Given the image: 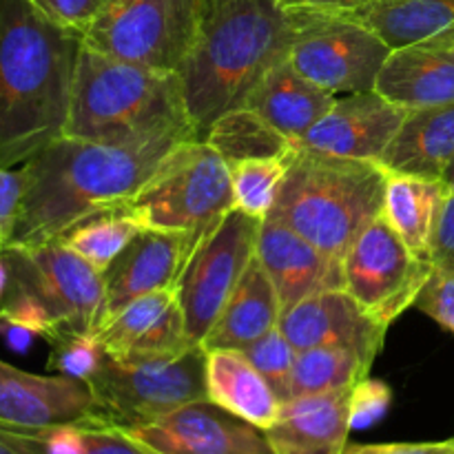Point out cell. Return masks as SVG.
Returning a JSON list of instances; mask_svg holds the SVG:
<instances>
[{
    "instance_id": "cell-1",
    "label": "cell",
    "mask_w": 454,
    "mask_h": 454,
    "mask_svg": "<svg viewBox=\"0 0 454 454\" xmlns=\"http://www.w3.org/2000/svg\"><path fill=\"white\" fill-rule=\"evenodd\" d=\"M180 142L118 146L58 137L20 167L22 202L9 247L56 242L84 217L127 204Z\"/></svg>"
},
{
    "instance_id": "cell-2",
    "label": "cell",
    "mask_w": 454,
    "mask_h": 454,
    "mask_svg": "<svg viewBox=\"0 0 454 454\" xmlns=\"http://www.w3.org/2000/svg\"><path fill=\"white\" fill-rule=\"evenodd\" d=\"M82 35L29 0H0V168L65 136Z\"/></svg>"
},
{
    "instance_id": "cell-3",
    "label": "cell",
    "mask_w": 454,
    "mask_h": 454,
    "mask_svg": "<svg viewBox=\"0 0 454 454\" xmlns=\"http://www.w3.org/2000/svg\"><path fill=\"white\" fill-rule=\"evenodd\" d=\"M291 40V13L279 0H207L202 34L180 69L186 111L200 140L288 58Z\"/></svg>"
},
{
    "instance_id": "cell-4",
    "label": "cell",
    "mask_w": 454,
    "mask_h": 454,
    "mask_svg": "<svg viewBox=\"0 0 454 454\" xmlns=\"http://www.w3.org/2000/svg\"><path fill=\"white\" fill-rule=\"evenodd\" d=\"M65 136L118 146L200 137L186 111L180 74L118 60L84 44Z\"/></svg>"
},
{
    "instance_id": "cell-5",
    "label": "cell",
    "mask_w": 454,
    "mask_h": 454,
    "mask_svg": "<svg viewBox=\"0 0 454 454\" xmlns=\"http://www.w3.org/2000/svg\"><path fill=\"white\" fill-rule=\"evenodd\" d=\"M388 171L380 162L295 146L269 217L344 260L355 238L381 215Z\"/></svg>"
},
{
    "instance_id": "cell-6",
    "label": "cell",
    "mask_w": 454,
    "mask_h": 454,
    "mask_svg": "<svg viewBox=\"0 0 454 454\" xmlns=\"http://www.w3.org/2000/svg\"><path fill=\"white\" fill-rule=\"evenodd\" d=\"M7 291L0 301V319L27 326L38 337L56 333L96 335L105 324V279L96 266L65 247H9Z\"/></svg>"
},
{
    "instance_id": "cell-7",
    "label": "cell",
    "mask_w": 454,
    "mask_h": 454,
    "mask_svg": "<svg viewBox=\"0 0 454 454\" xmlns=\"http://www.w3.org/2000/svg\"><path fill=\"white\" fill-rule=\"evenodd\" d=\"M207 350L200 344L173 355L118 357L102 350L87 384L98 406V426L133 430L176 408L207 399Z\"/></svg>"
},
{
    "instance_id": "cell-8",
    "label": "cell",
    "mask_w": 454,
    "mask_h": 454,
    "mask_svg": "<svg viewBox=\"0 0 454 454\" xmlns=\"http://www.w3.org/2000/svg\"><path fill=\"white\" fill-rule=\"evenodd\" d=\"M145 229L204 233L235 208L231 167L200 137L173 146L127 202Z\"/></svg>"
},
{
    "instance_id": "cell-9",
    "label": "cell",
    "mask_w": 454,
    "mask_h": 454,
    "mask_svg": "<svg viewBox=\"0 0 454 454\" xmlns=\"http://www.w3.org/2000/svg\"><path fill=\"white\" fill-rule=\"evenodd\" d=\"M207 0H114L84 47L155 71L180 74L202 34Z\"/></svg>"
},
{
    "instance_id": "cell-10",
    "label": "cell",
    "mask_w": 454,
    "mask_h": 454,
    "mask_svg": "<svg viewBox=\"0 0 454 454\" xmlns=\"http://www.w3.org/2000/svg\"><path fill=\"white\" fill-rule=\"evenodd\" d=\"M288 60L328 93L375 89L377 74L393 49L346 12L295 9Z\"/></svg>"
},
{
    "instance_id": "cell-11",
    "label": "cell",
    "mask_w": 454,
    "mask_h": 454,
    "mask_svg": "<svg viewBox=\"0 0 454 454\" xmlns=\"http://www.w3.org/2000/svg\"><path fill=\"white\" fill-rule=\"evenodd\" d=\"M262 222L264 220H255L233 208L191 253L176 286V295L184 313L186 335L193 344L202 346L204 337L255 257Z\"/></svg>"
},
{
    "instance_id": "cell-12",
    "label": "cell",
    "mask_w": 454,
    "mask_h": 454,
    "mask_svg": "<svg viewBox=\"0 0 454 454\" xmlns=\"http://www.w3.org/2000/svg\"><path fill=\"white\" fill-rule=\"evenodd\" d=\"M434 266L417 257L399 235L375 217L344 257V288L359 309L390 328L428 284Z\"/></svg>"
},
{
    "instance_id": "cell-13",
    "label": "cell",
    "mask_w": 454,
    "mask_h": 454,
    "mask_svg": "<svg viewBox=\"0 0 454 454\" xmlns=\"http://www.w3.org/2000/svg\"><path fill=\"white\" fill-rule=\"evenodd\" d=\"M122 433L160 454H273L264 430L207 399Z\"/></svg>"
},
{
    "instance_id": "cell-14",
    "label": "cell",
    "mask_w": 454,
    "mask_h": 454,
    "mask_svg": "<svg viewBox=\"0 0 454 454\" xmlns=\"http://www.w3.org/2000/svg\"><path fill=\"white\" fill-rule=\"evenodd\" d=\"M207 233L208 231L177 233V231L153 229L137 233L122 248V253L102 270L106 319L114 317L118 310H122L137 297L176 288L191 253Z\"/></svg>"
},
{
    "instance_id": "cell-15",
    "label": "cell",
    "mask_w": 454,
    "mask_h": 454,
    "mask_svg": "<svg viewBox=\"0 0 454 454\" xmlns=\"http://www.w3.org/2000/svg\"><path fill=\"white\" fill-rule=\"evenodd\" d=\"M408 114L411 111L386 100L375 89L346 93L297 146L335 158L380 162Z\"/></svg>"
},
{
    "instance_id": "cell-16",
    "label": "cell",
    "mask_w": 454,
    "mask_h": 454,
    "mask_svg": "<svg viewBox=\"0 0 454 454\" xmlns=\"http://www.w3.org/2000/svg\"><path fill=\"white\" fill-rule=\"evenodd\" d=\"M0 424L18 428L98 426L87 381L69 375H34L0 362Z\"/></svg>"
},
{
    "instance_id": "cell-17",
    "label": "cell",
    "mask_w": 454,
    "mask_h": 454,
    "mask_svg": "<svg viewBox=\"0 0 454 454\" xmlns=\"http://www.w3.org/2000/svg\"><path fill=\"white\" fill-rule=\"evenodd\" d=\"M279 328L293 348H317V346H341L357 350L375 362L384 348L388 328L368 317L346 288L315 293L284 310Z\"/></svg>"
},
{
    "instance_id": "cell-18",
    "label": "cell",
    "mask_w": 454,
    "mask_h": 454,
    "mask_svg": "<svg viewBox=\"0 0 454 454\" xmlns=\"http://www.w3.org/2000/svg\"><path fill=\"white\" fill-rule=\"evenodd\" d=\"M255 255L273 279L282 313L315 293L344 288V260L324 253L275 217L260 224Z\"/></svg>"
},
{
    "instance_id": "cell-19",
    "label": "cell",
    "mask_w": 454,
    "mask_h": 454,
    "mask_svg": "<svg viewBox=\"0 0 454 454\" xmlns=\"http://www.w3.org/2000/svg\"><path fill=\"white\" fill-rule=\"evenodd\" d=\"M102 350L118 357L173 355L195 346L186 335L176 288L142 295L109 317L96 333Z\"/></svg>"
},
{
    "instance_id": "cell-20",
    "label": "cell",
    "mask_w": 454,
    "mask_h": 454,
    "mask_svg": "<svg viewBox=\"0 0 454 454\" xmlns=\"http://www.w3.org/2000/svg\"><path fill=\"white\" fill-rule=\"evenodd\" d=\"M375 91L408 111L454 102V35L393 49Z\"/></svg>"
},
{
    "instance_id": "cell-21",
    "label": "cell",
    "mask_w": 454,
    "mask_h": 454,
    "mask_svg": "<svg viewBox=\"0 0 454 454\" xmlns=\"http://www.w3.org/2000/svg\"><path fill=\"white\" fill-rule=\"evenodd\" d=\"M350 390L304 395L282 403L278 421L264 430L273 454H341L350 434Z\"/></svg>"
},
{
    "instance_id": "cell-22",
    "label": "cell",
    "mask_w": 454,
    "mask_h": 454,
    "mask_svg": "<svg viewBox=\"0 0 454 454\" xmlns=\"http://www.w3.org/2000/svg\"><path fill=\"white\" fill-rule=\"evenodd\" d=\"M335 100L333 93L304 78L291 60L284 58L255 84L242 106L260 114L297 146L301 137L328 114Z\"/></svg>"
},
{
    "instance_id": "cell-23",
    "label": "cell",
    "mask_w": 454,
    "mask_h": 454,
    "mask_svg": "<svg viewBox=\"0 0 454 454\" xmlns=\"http://www.w3.org/2000/svg\"><path fill=\"white\" fill-rule=\"evenodd\" d=\"M204 390L207 402L260 430H269L282 412L284 402L242 350H207Z\"/></svg>"
},
{
    "instance_id": "cell-24",
    "label": "cell",
    "mask_w": 454,
    "mask_h": 454,
    "mask_svg": "<svg viewBox=\"0 0 454 454\" xmlns=\"http://www.w3.org/2000/svg\"><path fill=\"white\" fill-rule=\"evenodd\" d=\"M454 162V102L408 114L380 164L390 173L443 180Z\"/></svg>"
},
{
    "instance_id": "cell-25",
    "label": "cell",
    "mask_w": 454,
    "mask_h": 454,
    "mask_svg": "<svg viewBox=\"0 0 454 454\" xmlns=\"http://www.w3.org/2000/svg\"><path fill=\"white\" fill-rule=\"evenodd\" d=\"M282 319V304L273 279L257 255L253 257L233 295L222 309L220 317L202 341L204 350L235 348L242 350L275 328Z\"/></svg>"
},
{
    "instance_id": "cell-26",
    "label": "cell",
    "mask_w": 454,
    "mask_h": 454,
    "mask_svg": "<svg viewBox=\"0 0 454 454\" xmlns=\"http://www.w3.org/2000/svg\"><path fill=\"white\" fill-rule=\"evenodd\" d=\"M448 189L450 186L443 180L388 171L381 217L399 239L426 262H430V238Z\"/></svg>"
},
{
    "instance_id": "cell-27",
    "label": "cell",
    "mask_w": 454,
    "mask_h": 454,
    "mask_svg": "<svg viewBox=\"0 0 454 454\" xmlns=\"http://www.w3.org/2000/svg\"><path fill=\"white\" fill-rule=\"evenodd\" d=\"M346 13L390 49L454 35V0H366Z\"/></svg>"
},
{
    "instance_id": "cell-28",
    "label": "cell",
    "mask_w": 454,
    "mask_h": 454,
    "mask_svg": "<svg viewBox=\"0 0 454 454\" xmlns=\"http://www.w3.org/2000/svg\"><path fill=\"white\" fill-rule=\"evenodd\" d=\"M202 140L215 149L229 167L251 158L288 155L295 149V145L284 133H279L273 124L266 122L248 106H235L222 114L208 127Z\"/></svg>"
},
{
    "instance_id": "cell-29",
    "label": "cell",
    "mask_w": 454,
    "mask_h": 454,
    "mask_svg": "<svg viewBox=\"0 0 454 454\" xmlns=\"http://www.w3.org/2000/svg\"><path fill=\"white\" fill-rule=\"evenodd\" d=\"M372 364L375 362L359 355L357 350L341 348V346H317V348L300 350L293 366L288 399L353 388L355 384L371 375Z\"/></svg>"
},
{
    "instance_id": "cell-30",
    "label": "cell",
    "mask_w": 454,
    "mask_h": 454,
    "mask_svg": "<svg viewBox=\"0 0 454 454\" xmlns=\"http://www.w3.org/2000/svg\"><path fill=\"white\" fill-rule=\"evenodd\" d=\"M142 231H145L142 222L133 215L127 204H122L84 217L82 222L71 226L58 242L69 247L102 273Z\"/></svg>"
},
{
    "instance_id": "cell-31",
    "label": "cell",
    "mask_w": 454,
    "mask_h": 454,
    "mask_svg": "<svg viewBox=\"0 0 454 454\" xmlns=\"http://www.w3.org/2000/svg\"><path fill=\"white\" fill-rule=\"evenodd\" d=\"M291 153L235 162L231 167L235 208L255 220H266L288 171V164H291Z\"/></svg>"
},
{
    "instance_id": "cell-32",
    "label": "cell",
    "mask_w": 454,
    "mask_h": 454,
    "mask_svg": "<svg viewBox=\"0 0 454 454\" xmlns=\"http://www.w3.org/2000/svg\"><path fill=\"white\" fill-rule=\"evenodd\" d=\"M242 353L264 375V380L278 393V397L282 402H286L288 395H291L293 366H295L297 350L286 340L279 324L275 328H270L266 335H262L260 340H255L247 348H242Z\"/></svg>"
},
{
    "instance_id": "cell-33",
    "label": "cell",
    "mask_w": 454,
    "mask_h": 454,
    "mask_svg": "<svg viewBox=\"0 0 454 454\" xmlns=\"http://www.w3.org/2000/svg\"><path fill=\"white\" fill-rule=\"evenodd\" d=\"M47 341L51 346L49 368L58 371L60 375L75 377V380L87 381L102 357V346L98 344L96 335L65 331L56 333Z\"/></svg>"
},
{
    "instance_id": "cell-34",
    "label": "cell",
    "mask_w": 454,
    "mask_h": 454,
    "mask_svg": "<svg viewBox=\"0 0 454 454\" xmlns=\"http://www.w3.org/2000/svg\"><path fill=\"white\" fill-rule=\"evenodd\" d=\"M29 3L56 25L84 35L114 0H29Z\"/></svg>"
},
{
    "instance_id": "cell-35",
    "label": "cell",
    "mask_w": 454,
    "mask_h": 454,
    "mask_svg": "<svg viewBox=\"0 0 454 454\" xmlns=\"http://www.w3.org/2000/svg\"><path fill=\"white\" fill-rule=\"evenodd\" d=\"M393 402L388 384L381 380H362L350 390V428L362 430L377 424Z\"/></svg>"
},
{
    "instance_id": "cell-36",
    "label": "cell",
    "mask_w": 454,
    "mask_h": 454,
    "mask_svg": "<svg viewBox=\"0 0 454 454\" xmlns=\"http://www.w3.org/2000/svg\"><path fill=\"white\" fill-rule=\"evenodd\" d=\"M415 309L428 315L430 319L454 333V278L452 275L433 270L428 284L419 293Z\"/></svg>"
},
{
    "instance_id": "cell-37",
    "label": "cell",
    "mask_w": 454,
    "mask_h": 454,
    "mask_svg": "<svg viewBox=\"0 0 454 454\" xmlns=\"http://www.w3.org/2000/svg\"><path fill=\"white\" fill-rule=\"evenodd\" d=\"M430 262L439 273L454 278V189L450 186L439 208L430 238Z\"/></svg>"
},
{
    "instance_id": "cell-38",
    "label": "cell",
    "mask_w": 454,
    "mask_h": 454,
    "mask_svg": "<svg viewBox=\"0 0 454 454\" xmlns=\"http://www.w3.org/2000/svg\"><path fill=\"white\" fill-rule=\"evenodd\" d=\"M84 454H160L137 439L109 426H80Z\"/></svg>"
},
{
    "instance_id": "cell-39",
    "label": "cell",
    "mask_w": 454,
    "mask_h": 454,
    "mask_svg": "<svg viewBox=\"0 0 454 454\" xmlns=\"http://www.w3.org/2000/svg\"><path fill=\"white\" fill-rule=\"evenodd\" d=\"M22 202V171L0 168V251L12 242Z\"/></svg>"
},
{
    "instance_id": "cell-40",
    "label": "cell",
    "mask_w": 454,
    "mask_h": 454,
    "mask_svg": "<svg viewBox=\"0 0 454 454\" xmlns=\"http://www.w3.org/2000/svg\"><path fill=\"white\" fill-rule=\"evenodd\" d=\"M341 454H454V437L443 442L403 443H353Z\"/></svg>"
},
{
    "instance_id": "cell-41",
    "label": "cell",
    "mask_w": 454,
    "mask_h": 454,
    "mask_svg": "<svg viewBox=\"0 0 454 454\" xmlns=\"http://www.w3.org/2000/svg\"><path fill=\"white\" fill-rule=\"evenodd\" d=\"M43 454H84L82 428L78 424L35 428Z\"/></svg>"
},
{
    "instance_id": "cell-42",
    "label": "cell",
    "mask_w": 454,
    "mask_h": 454,
    "mask_svg": "<svg viewBox=\"0 0 454 454\" xmlns=\"http://www.w3.org/2000/svg\"><path fill=\"white\" fill-rule=\"evenodd\" d=\"M0 454H43L35 428L0 424Z\"/></svg>"
},
{
    "instance_id": "cell-43",
    "label": "cell",
    "mask_w": 454,
    "mask_h": 454,
    "mask_svg": "<svg viewBox=\"0 0 454 454\" xmlns=\"http://www.w3.org/2000/svg\"><path fill=\"white\" fill-rule=\"evenodd\" d=\"M366 0H279L286 12L295 9H322V12H353Z\"/></svg>"
},
{
    "instance_id": "cell-44",
    "label": "cell",
    "mask_w": 454,
    "mask_h": 454,
    "mask_svg": "<svg viewBox=\"0 0 454 454\" xmlns=\"http://www.w3.org/2000/svg\"><path fill=\"white\" fill-rule=\"evenodd\" d=\"M0 335H3L4 344H7L12 350H16V353H27L31 341H34V337H38L27 326H20V324L16 322H9V319H0Z\"/></svg>"
},
{
    "instance_id": "cell-45",
    "label": "cell",
    "mask_w": 454,
    "mask_h": 454,
    "mask_svg": "<svg viewBox=\"0 0 454 454\" xmlns=\"http://www.w3.org/2000/svg\"><path fill=\"white\" fill-rule=\"evenodd\" d=\"M7 264H4V257H3V251H0V301H3L4 297V291H7Z\"/></svg>"
},
{
    "instance_id": "cell-46",
    "label": "cell",
    "mask_w": 454,
    "mask_h": 454,
    "mask_svg": "<svg viewBox=\"0 0 454 454\" xmlns=\"http://www.w3.org/2000/svg\"><path fill=\"white\" fill-rule=\"evenodd\" d=\"M443 182H446L448 186H452V189H454V162L450 164V167H448L446 176H443Z\"/></svg>"
}]
</instances>
